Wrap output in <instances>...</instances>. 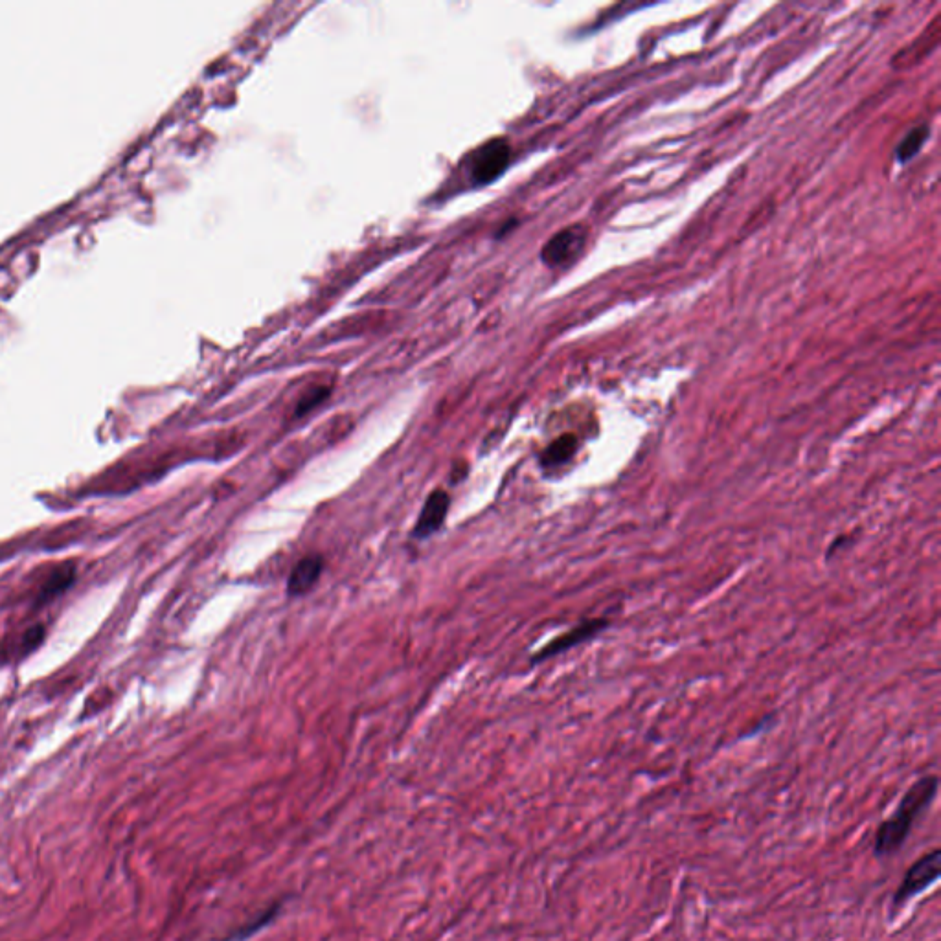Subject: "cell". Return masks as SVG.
Listing matches in <instances>:
<instances>
[{"label":"cell","mask_w":941,"mask_h":941,"mask_svg":"<svg viewBox=\"0 0 941 941\" xmlns=\"http://www.w3.org/2000/svg\"><path fill=\"white\" fill-rule=\"evenodd\" d=\"M940 780L936 774H927L908 787L892 817L886 818L875 831L873 855L877 859H890L907 844L908 837L925 811L936 800Z\"/></svg>","instance_id":"cell-1"},{"label":"cell","mask_w":941,"mask_h":941,"mask_svg":"<svg viewBox=\"0 0 941 941\" xmlns=\"http://www.w3.org/2000/svg\"><path fill=\"white\" fill-rule=\"evenodd\" d=\"M940 861L941 851L936 848L925 853L923 857H919L918 861L908 868L901 885L892 897V910H890L892 918L899 914L901 908L907 907L912 899H916L919 894H923L925 890H929L930 886L938 883L941 873Z\"/></svg>","instance_id":"cell-2"},{"label":"cell","mask_w":941,"mask_h":941,"mask_svg":"<svg viewBox=\"0 0 941 941\" xmlns=\"http://www.w3.org/2000/svg\"><path fill=\"white\" fill-rule=\"evenodd\" d=\"M511 159L510 144L504 138H493L473 153L471 157V177L477 184H489L508 170Z\"/></svg>","instance_id":"cell-3"},{"label":"cell","mask_w":941,"mask_h":941,"mask_svg":"<svg viewBox=\"0 0 941 941\" xmlns=\"http://www.w3.org/2000/svg\"><path fill=\"white\" fill-rule=\"evenodd\" d=\"M587 245V230L583 227H568L557 232L554 238L546 241L541 258L548 267H568L578 260Z\"/></svg>","instance_id":"cell-4"},{"label":"cell","mask_w":941,"mask_h":941,"mask_svg":"<svg viewBox=\"0 0 941 941\" xmlns=\"http://www.w3.org/2000/svg\"><path fill=\"white\" fill-rule=\"evenodd\" d=\"M611 625V622L607 618H589V620H583L581 624L572 627L567 633L563 635L556 636L552 642H548L543 649H539L535 655L532 657L533 664H539V662H545V660H550V658L557 657L561 653H567L570 649L574 647L581 646L585 642H590L592 638L603 633L607 627Z\"/></svg>","instance_id":"cell-5"},{"label":"cell","mask_w":941,"mask_h":941,"mask_svg":"<svg viewBox=\"0 0 941 941\" xmlns=\"http://www.w3.org/2000/svg\"><path fill=\"white\" fill-rule=\"evenodd\" d=\"M449 504H451V499L443 489L432 491L429 499L425 500V504H423V510H421L418 522L412 530V535L416 539H427L432 533L438 532L442 528L443 522H445L447 513H449Z\"/></svg>","instance_id":"cell-6"},{"label":"cell","mask_w":941,"mask_h":941,"mask_svg":"<svg viewBox=\"0 0 941 941\" xmlns=\"http://www.w3.org/2000/svg\"><path fill=\"white\" fill-rule=\"evenodd\" d=\"M324 570V559L320 556H307L296 563L287 579L289 596H304L318 583Z\"/></svg>","instance_id":"cell-7"},{"label":"cell","mask_w":941,"mask_h":941,"mask_svg":"<svg viewBox=\"0 0 941 941\" xmlns=\"http://www.w3.org/2000/svg\"><path fill=\"white\" fill-rule=\"evenodd\" d=\"M282 907H284V903H282V901H278V903L269 905V907L265 908V910H261L258 916H254V918L250 919V921H247L245 925H241V927L234 930L232 934H228L227 938H225L223 941L250 940L252 936H256V934L261 932V930L267 929V927L273 923L274 919L280 916Z\"/></svg>","instance_id":"cell-8"},{"label":"cell","mask_w":941,"mask_h":941,"mask_svg":"<svg viewBox=\"0 0 941 941\" xmlns=\"http://www.w3.org/2000/svg\"><path fill=\"white\" fill-rule=\"evenodd\" d=\"M579 442L574 434H563L557 440L550 443L541 454V465L543 467H559L572 460V456L578 451Z\"/></svg>","instance_id":"cell-9"},{"label":"cell","mask_w":941,"mask_h":941,"mask_svg":"<svg viewBox=\"0 0 941 941\" xmlns=\"http://www.w3.org/2000/svg\"><path fill=\"white\" fill-rule=\"evenodd\" d=\"M927 138H929V127L927 125H919L916 129H912L907 137L901 140V144L897 146V160L905 164L908 160L914 159L923 148Z\"/></svg>","instance_id":"cell-10"},{"label":"cell","mask_w":941,"mask_h":941,"mask_svg":"<svg viewBox=\"0 0 941 941\" xmlns=\"http://www.w3.org/2000/svg\"><path fill=\"white\" fill-rule=\"evenodd\" d=\"M74 578H76V568H57L56 572L46 579L45 587L41 590V600L48 601L57 594H61L63 590L69 589L70 585L74 583Z\"/></svg>","instance_id":"cell-11"},{"label":"cell","mask_w":941,"mask_h":941,"mask_svg":"<svg viewBox=\"0 0 941 941\" xmlns=\"http://www.w3.org/2000/svg\"><path fill=\"white\" fill-rule=\"evenodd\" d=\"M329 396V388H324V386H318V388H313L311 392H307L306 396L302 397L296 405V416H306L307 412H311L313 409H317L318 405Z\"/></svg>","instance_id":"cell-12"},{"label":"cell","mask_w":941,"mask_h":941,"mask_svg":"<svg viewBox=\"0 0 941 941\" xmlns=\"http://www.w3.org/2000/svg\"><path fill=\"white\" fill-rule=\"evenodd\" d=\"M43 635H45V629H43V627L30 629L23 638L24 651H26V653H28V651H34L35 647L43 642Z\"/></svg>","instance_id":"cell-13"}]
</instances>
